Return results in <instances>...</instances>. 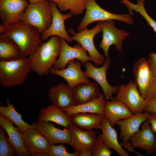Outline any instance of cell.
Segmentation results:
<instances>
[{
    "mask_svg": "<svg viewBox=\"0 0 156 156\" xmlns=\"http://www.w3.org/2000/svg\"><path fill=\"white\" fill-rule=\"evenodd\" d=\"M29 3L27 0H0L1 24L7 26L21 21V16Z\"/></svg>",
    "mask_w": 156,
    "mask_h": 156,
    "instance_id": "13",
    "label": "cell"
},
{
    "mask_svg": "<svg viewBox=\"0 0 156 156\" xmlns=\"http://www.w3.org/2000/svg\"><path fill=\"white\" fill-rule=\"evenodd\" d=\"M104 114L112 127L120 120L127 118L134 114L125 105L114 98L110 101H105Z\"/></svg>",
    "mask_w": 156,
    "mask_h": 156,
    "instance_id": "22",
    "label": "cell"
},
{
    "mask_svg": "<svg viewBox=\"0 0 156 156\" xmlns=\"http://www.w3.org/2000/svg\"><path fill=\"white\" fill-rule=\"evenodd\" d=\"M0 125L6 132L8 136L7 140L15 150L18 156H29L31 154L26 149L23 142L22 134L18 128L14 127L13 123L0 113Z\"/></svg>",
    "mask_w": 156,
    "mask_h": 156,
    "instance_id": "21",
    "label": "cell"
},
{
    "mask_svg": "<svg viewBox=\"0 0 156 156\" xmlns=\"http://www.w3.org/2000/svg\"><path fill=\"white\" fill-rule=\"evenodd\" d=\"M85 15L77 29L79 31L96 21L116 20L129 25L133 23L132 17L129 14H116L109 12L101 7L95 0H88Z\"/></svg>",
    "mask_w": 156,
    "mask_h": 156,
    "instance_id": "6",
    "label": "cell"
},
{
    "mask_svg": "<svg viewBox=\"0 0 156 156\" xmlns=\"http://www.w3.org/2000/svg\"><path fill=\"white\" fill-rule=\"evenodd\" d=\"M144 0H138L136 4L131 2L128 0H121L120 2L127 6L129 10V14L130 15H132L134 14L133 11L139 13L156 33V22L147 13L144 6Z\"/></svg>",
    "mask_w": 156,
    "mask_h": 156,
    "instance_id": "31",
    "label": "cell"
},
{
    "mask_svg": "<svg viewBox=\"0 0 156 156\" xmlns=\"http://www.w3.org/2000/svg\"><path fill=\"white\" fill-rule=\"evenodd\" d=\"M101 130L102 131V138L108 148L114 149L120 156H129L118 142L116 131L105 116L101 122Z\"/></svg>",
    "mask_w": 156,
    "mask_h": 156,
    "instance_id": "25",
    "label": "cell"
},
{
    "mask_svg": "<svg viewBox=\"0 0 156 156\" xmlns=\"http://www.w3.org/2000/svg\"><path fill=\"white\" fill-rule=\"evenodd\" d=\"M67 149L63 144L51 146L49 156H79V153L75 151L70 153L67 151Z\"/></svg>",
    "mask_w": 156,
    "mask_h": 156,
    "instance_id": "34",
    "label": "cell"
},
{
    "mask_svg": "<svg viewBox=\"0 0 156 156\" xmlns=\"http://www.w3.org/2000/svg\"><path fill=\"white\" fill-rule=\"evenodd\" d=\"M22 134L24 146L32 155L49 156L51 145L36 129H29Z\"/></svg>",
    "mask_w": 156,
    "mask_h": 156,
    "instance_id": "14",
    "label": "cell"
},
{
    "mask_svg": "<svg viewBox=\"0 0 156 156\" xmlns=\"http://www.w3.org/2000/svg\"><path fill=\"white\" fill-rule=\"evenodd\" d=\"M61 47L60 38L56 36L42 43L28 57L31 70L40 76L48 74L57 60Z\"/></svg>",
    "mask_w": 156,
    "mask_h": 156,
    "instance_id": "2",
    "label": "cell"
},
{
    "mask_svg": "<svg viewBox=\"0 0 156 156\" xmlns=\"http://www.w3.org/2000/svg\"><path fill=\"white\" fill-rule=\"evenodd\" d=\"M4 26L2 34L11 39L18 46L23 57L30 56L42 43L41 34L32 25L20 21Z\"/></svg>",
    "mask_w": 156,
    "mask_h": 156,
    "instance_id": "1",
    "label": "cell"
},
{
    "mask_svg": "<svg viewBox=\"0 0 156 156\" xmlns=\"http://www.w3.org/2000/svg\"><path fill=\"white\" fill-rule=\"evenodd\" d=\"M60 55L52 68L58 70L64 69L70 61L75 59L80 61L82 64L89 61L94 62L87 55V51L79 43H77L72 47L69 46L64 39L60 38Z\"/></svg>",
    "mask_w": 156,
    "mask_h": 156,
    "instance_id": "11",
    "label": "cell"
},
{
    "mask_svg": "<svg viewBox=\"0 0 156 156\" xmlns=\"http://www.w3.org/2000/svg\"><path fill=\"white\" fill-rule=\"evenodd\" d=\"M92 156V149L87 150L79 153V156Z\"/></svg>",
    "mask_w": 156,
    "mask_h": 156,
    "instance_id": "39",
    "label": "cell"
},
{
    "mask_svg": "<svg viewBox=\"0 0 156 156\" xmlns=\"http://www.w3.org/2000/svg\"><path fill=\"white\" fill-rule=\"evenodd\" d=\"M23 57L19 47L9 37L0 34V61H10Z\"/></svg>",
    "mask_w": 156,
    "mask_h": 156,
    "instance_id": "28",
    "label": "cell"
},
{
    "mask_svg": "<svg viewBox=\"0 0 156 156\" xmlns=\"http://www.w3.org/2000/svg\"><path fill=\"white\" fill-rule=\"evenodd\" d=\"M133 73L134 82L142 98L148 102L156 98V77L148 60L144 57L137 60L134 64Z\"/></svg>",
    "mask_w": 156,
    "mask_h": 156,
    "instance_id": "4",
    "label": "cell"
},
{
    "mask_svg": "<svg viewBox=\"0 0 156 156\" xmlns=\"http://www.w3.org/2000/svg\"><path fill=\"white\" fill-rule=\"evenodd\" d=\"M114 99L125 105L134 114L142 113L148 102L141 96L132 80L119 86Z\"/></svg>",
    "mask_w": 156,
    "mask_h": 156,
    "instance_id": "9",
    "label": "cell"
},
{
    "mask_svg": "<svg viewBox=\"0 0 156 156\" xmlns=\"http://www.w3.org/2000/svg\"><path fill=\"white\" fill-rule=\"evenodd\" d=\"M140 127L141 130L130 138L131 145L133 148H139L151 155L154 152L155 134L147 120L144 122Z\"/></svg>",
    "mask_w": 156,
    "mask_h": 156,
    "instance_id": "20",
    "label": "cell"
},
{
    "mask_svg": "<svg viewBox=\"0 0 156 156\" xmlns=\"http://www.w3.org/2000/svg\"><path fill=\"white\" fill-rule=\"evenodd\" d=\"M70 132V139L68 145L79 153L92 149L97 139L92 130H84L73 124L68 126Z\"/></svg>",
    "mask_w": 156,
    "mask_h": 156,
    "instance_id": "15",
    "label": "cell"
},
{
    "mask_svg": "<svg viewBox=\"0 0 156 156\" xmlns=\"http://www.w3.org/2000/svg\"><path fill=\"white\" fill-rule=\"evenodd\" d=\"M57 4L60 11L70 10L73 14L80 15L86 10L88 0H49Z\"/></svg>",
    "mask_w": 156,
    "mask_h": 156,
    "instance_id": "30",
    "label": "cell"
},
{
    "mask_svg": "<svg viewBox=\"0 0 156 156\" xmlns=\"http://www.w3.org/2000/svg\"><path fill=\"white\" fill-rule=\"evenodd\" d=\"M6 101L7 104V106L2 104L0 106V113L14 123L22 134L29 129L35 128L33 123L32 125H30L24 121L22 115L16 111L13 104L10 102L8 98L6 99Z\"/></svg>",
    "mask_w": 156,
    "mask_h": 156,
    "instance_id": "29",
    "label": "cell"
},
{
    "mask_svg": "<svg viewBox=\"0 0 156 156\" xmlns=\"http://www.w3.org/2000/svg\"><path fill=\"white\" fill-rule=\"evenodd\" d=\"M4 130L1 126L0 128V156H13L15 151L8 143L5 136Z\"/></svg>",
    "mask_w": 156,
    "mask_h": 156,
    "instance_id": "33",
    "label": "cell"
},
{
    "mask_svg": "<svg viewBox=\"0 0 156 156\" xmlns=\"http://www.w3.org/2000/svg\"><path fill=\"white\" fill-rule=\"evenodd\" d=\"M30 70L29 57L10 61H0V83L8 88L21 85L26 80Z\"/></svg>",
    "mask_w": 156,
    "mask_h": 156,
    "instance_id": "3",
    "label": "cell"
},
{
    "mask_svg": "<svg viewBox=\"0 0 156 156\" xmlns=\"http://www.w3.org/2000/svg\"><path fill=\"white\" fill-rule=\"evenodd\" d=\"M48 96L52 104L62 109L75 105L73 92L68 84L61 83L52 86Z\"/></svg>",
    "mask_w": 156,
    "mask_h": 156,
    "instance_id": "18",
    "label": "cell"
},
{
    "mask_svg": "<svg viewBox=\"0 0 156 156\" xmlns=\"http://www.w3.org/2000/svg\"><path fill=\"white\" fill-rule=\"evenodd\" d=\"M68 31L72 35L71 39L77 42L88 51L90 57L94 60L96 66L104 63V58L96 49L94 41L95 36L102 31L101 25L99 22L93 28L89 29L86 27L79 33L75 32L70 28Z\"/></svg>",
    "mask_w": 156,
    "mask_h": 156,
    "instance_id": "7",
    "label": "cell"
},
{
    "mask_svg": "<svg viewBox=\"0 0 156 156\" xmlns=\"http://www.w3.org/2000/svg\"><path fill=\"white\" fill-rule=\"evenodd\" d=\"M105 100L104 94L101 93L99 98L96 100L75 105L63 110L66 114L70 116L74 114L78 113H94L104 116Z\"/></svg>",
    "mask_w": 156,
    "mask_h": 156,
    "instance_id": "26",
    "label": "cell"
},
{
    "mask_svg": "<svg viewBox=\"0 0 156 156\" xmlns=\"http://www.w3.org/2000/svg\"><path fill=\"white\" fill-rule=\"evenodd\" d=\"M75 59L70 61L68 64V67L65 69L58 70L53 68L49 73L52 74L58 75L64 79L72 89L77 85L82 83L90 82L88 77L81 70L80 63L78 60Z\"/></svg>",
    "mask_w": 156,
    "mask_h": 156,
    "instance_id": "16",
    "label": "cell"
},
{
    "mask_svg": "<svg viewBox=\"0 0 156 156\" xmlns=\"http://www.w3.org/2000/svg\"><path fill=\"white\" fill-rule=\"evenodd\" d=\"M38 120L53 122L66 128L72 124L71 116L66 114L62 109L53 104L41 110Z\"/></svg>",
    "mask_w": 156,
    "mask_h": 156,
    "instance_id": "24",
    "label": "cell"
},
{
    "mask_svg": "<svg viewBox=\"0 0 156 156\" xmlns=\"http://www.w3.org/2000/svg\"><path fill=\"white\" fill-rule=\"evenodd\" d=\"M110 59L107 58L103 65L100 67L95 66L91 62L88 61L83 64L86 70L84 73L88 77L94 80L102 88L106 100H110L114 98L113 95L116 93L119 86H113L108 83L106 77V72L110 66Z\"/></svg>",
    "mask_w": 156,
    "mask_h": 156,
    "instance_id": "10",
    "label": "cell"
},
{
    "mask_svg": "<svg viewBox=\"0 0 156 156\" xmlns=\"http://www.w3.org/2000/svg\"><path fill=\"white\" fill-rule=\"evenodd\" d=\"M151 69L156 77V53H150L148 60Z\"/></svg>",
    "mask_w": 156,
    "mask_h": 156,
    "instance_id": "35",
    "label": "cell"
},
{
    "mask_svg": "<svg viewBox=\"0 0 156 156\" xmlns=\"http://www.w3.org/2000/svg\"><path fill=\"white\" fill-rule=\"evenodd\" d=\"M120 144L121 146L123 148L126 149H127L128 151L130 152H133L136 153L138 156H144L141 154H140L136 152L135 151H134L133 149V148L132 147L131 143L129 142H123L121 143Z\"/></svg>",
    "mask_w": 156,
    "mask_h": 156,
    "instance_id": "38",
    "label": "cell"
},
{
    "mask_svg": "<svg viewBox=\"0 0 156 156\" xmlns=\"http://www.w3.org/2000/svg\"><path fill=\"white\" fill-rule=\"evenodd\" d=\"M52 18L50 1L46 0L29 3L22 14L21 21L35 27L41 34L50 27Z\"/></svg>",
    "mask_w": 156,
    "mask_h": 156,
    "instance_id": "5",
    "label": "cell"
},
{
    "mask_svg": "<svg viewBox=\"0 0 156 156\" xmlns=\"http://www.w3.org/2000/svg\"><path fill=\"white\" fill-rule=\"evenodd\" d=\"M98 22L101 25L103 32L102 39L99 47L103 51L105 57L110 59L108 54L110 47L114 45L118 51H122V42L130 34L126 31L116 28L113 20Z\"/></svg>",
    "mask_w": 156,
    "mask_h": 156,
    "instance_id": "8",
    "label": "cell"
},
{
    "mask_svg": "<svg viewBox=\"0 0 156 156\" xmlns=\"http://www.w3.org/2000/svg\"><path fill=\"white\" fill-rule=\"evenodd\" d=\"M30 3H35L46 0H27Z\"/></svg>",
    "mask_w": 156,
    "mask_h": 156,
    "instance_id": "40",
    "label": "cell"
},
{
    "mask_svg": "<svg viewBox=\"0 0 156 156\" xmlns=\"http://www.w3.org/2000/svg\"><path fill=\"white\" fill-rule=\"evenodd\" d=\"M100 86L96 82L79 84L72 89L75 105H80L98 99L101 93Z\"/></svg>",
    "mask_w": 156,
    "mask_h": 156,
    "instance_id": "23",
    "label": "cell"
},
{
    "mask_svg": "<svg viewBox=\"0 0 156 156\" xmlns=\"http://www.w3.org/2000/svg\"><path fill=\"white\" fill-rule=\"evenodd\" d=\"M50 1L52 11V20L50 27L41 34L42 40L46 41L49 37L55 36L64 39L68 43L71 42L73 40L66 30L64 22L66 20L72 17L73 14L71 13L64 14H61L57 8V4Z\"/></svg>",
    "mask_w": 156,
    "mask_h": 156,
    "instance_id": "12",
    "label": "cell"
},
{
    "mask_svg": "<svg viewBox=\"0 0 156 156\" xmlns=\"http://www.w3.org/2000/svg\"><path fill=\"white\" fill-rule=\"evenodd\" d=\"M155 135V140L154 146V152L156 153V135Z\"/></svg>",
    "mask_w": 156,
    "mask_h": 156,
    "instance_id": "41",
    "label": "cell"
},
{
    "mask_svg": "<svg viewBox=\"0 0 156 156\" xmlns=\"http://www.w3.org/2000/svg\"><path fill=\"white\" fill-rule=\"evenodd\" d=\"M33 123L35 128L47 139L51 146L57 144H69L70 132L68 128L61 129L49 122L38 120L37 123Z\"/></svg>",
    "mask_w": 156,
    "mask_h": 156,
    "instance_id": "17",
    "label": "cell"
},
{
    "mask_svg": "<svg viewBox=\"0 0 156 156\" xmlns=\"http://www.w3.org/2000/svg\"><path fill=\"white\" fill-rule=\"evenodd\" d=\"M147 120L150 124L153 131L156 135V113L150 114Z\"/></svg>",
    "mask_w": 156,
    "mask_h": 156,
    "instance_id": "37",
    "label": "cell"
},
{
    "mask_svg": "<svg viewBox=\"0 0 156 156\" xmlns=\"http://www.w3.org/2000/svg\"><path fill=\"white\" fill-rule=\"evenodd\" d=\"M92 151L93 156H110L112 153L103 141L101 134L97 138Z\"/></svg>",
    "mask_w": 156,
    "mask_h": 156,
    "instance_id": "32",
    "label": "cell"
},
{
    "mask_svg": "<svg viewBox=\"0 0 156 156\" xmlns=\"http://www.w3.org/2000/svg\"><path fill=\"white\" fill-rule=\"evenodd\" d=\"M150 113L144 112L134 114L127 118L120 120L116 123L120 130V138L123 142H129L131 137L140 131V127L147 120Z\"/></svg>",
    "mask_w": 156,
    "mask_h": 156,
    "instance_id": "19",
    "label": "cell"
},
{
    "mask_svg": "<svg viewBox=\"0 0 156 156\" xmlns=\"http://www.w3.org/2000/svg\"><path fill=\"white\" fill-rule=\"evenodd\" d=\"M151 113H156V98L151 101L144 108L143 112Z\"/></svg>",
    "mask_w": 156,
    "mask_h": 156,
    "instance_id": "36",
    "label": "cell"
},
{
    "mask_svg": "<svg viewBox=\"0 0 156 156\" xmlns=\"http://www.w3.org/2000/svg\"><path fill=\"white\" fill-rule=\"evenodd\" d=\"M72 124L85 130L93 129H101L103 116L91 113H78L71 116Z\"/></svg>",
    "mask_w": 156,
    "mask_h": 156,
    "instance_id": "27",
    "label": "cell"
}]
</instances>
